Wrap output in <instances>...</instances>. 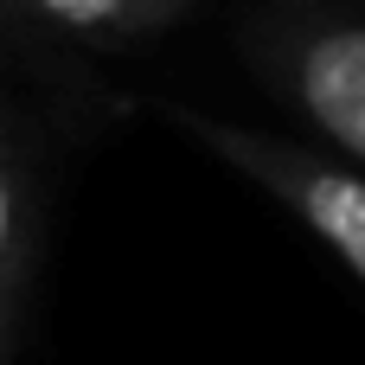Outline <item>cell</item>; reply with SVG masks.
Masks as SVG:
<instances>
[{
	"label": "cell",
	"mask_w": 365,
	"mask_h": 365,
	"mask_svg": "<svg viewBox=\"0 0 365 365\" xmlns=\"http://www.w3.org/2000/svg\"><path fill=\"white\" fill-rule=\"evenodd\" d=\"M237 45L321 148L365 167V6L263 0L244 19Z\"/></svg>",
	"instance_id": "6da1fadb"
},
{
	"label": "cell",
	"mask_w": 365,
	"mask_h": 365,
	"mask_svg": "<svg viewBox=\"0 0 365 365\" xmlns=\"http://www.w3.org/2000/svg\"><path fill=\"white\" fill-rule=\"evenodd\" d=\"M160 115L186 141H199L205 154H218L231 173H244L250 186H263L289 218H302L353 269V282L365 289V167L340 160L314 135H276V128L205 115V109H186V103H160Z\"/></svg>",
	"instance_id": "7a4b0ae2"
},
{
	"label": "cell",
	"mask_w": 365,
	"mask_h": 365,
	"mask_svg": "<svg viewBox=\"0 0 365 365\" xmlns=\"http://www.w3.org/2000/svg\"><path fill=\"white\" fill-rule=\"evenodd\" d=\"M45 45L64 51H128L186 19L192 0H26Z\"/></svg>",
	"instance_id": "3957f363"
},
{
	"label": "cell",
	"mask_w": 365,
	"mask_h": 365,
	"mask_svg": "<svg viewBox=\"0 0 365 365\" xmlns=\"http://www.w3.org/2000/svg\"><path fill=\"white\" fill-rule=\"evenodd\" d=\"M26 282H32V180L13 128L0 122V346L6 353L26 308Z\"/></svg>",
	"instance_id": "277c9868"
},
{
	"label": "cell",
	"mask_w": 365,
	"mask_h": 365,
	"mask_svg": "<svg viewBox=\"0 0 365 365\" xmlns=\"http://www.w3.org/2000/svg\"><path fill=\"white\" fill-rule=\"evenodd\" d=\"M0 38H13L38 71L51 64V58H45L51 45H45V32H38V19H32V6H26V0H0Z\"/></svg>",
	"instance_id": "5b68a950"
},
{
	"label": "cell",
	"mask_w": 365,
	"mask_h": 365,
	"mask_svg": "<svg viewBox=\"0 0 365 365\" xmlns=\"http://www.w3.org/2000/svg\"><path fill=\"white\" fill-rule=\"evenodd\" d=\"M6 359H13V353H6V346H0V365H6Z\"/></svg>",
	"instance_id": "8992f818"
}]
</instances>
